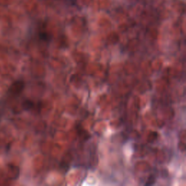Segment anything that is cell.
<instances>
[{"label":"cell","mask_w":186,"mask_h":186,"mask_svg":"<svg viewBox=\"0 0 186 186\" xmlns=\"http://www.w3.org/2000/svg\"><path fill=\"white\" fill-rule=\"evenodd\" d=\"M25 87L24 82L22 81H16L11 84V86L9 88L8 93L10 95L13 96H18L22 93Z\"/></svg>","instance_id":"6da1fadb"},{"label":"cell","mask_w":186,"mask_h":186,"mask_svg":"<svg viewBox=\"0 0 186 186\" xmlns=\"http://www.w3.org/2000/svg\"><path fill=\"white\" fill-rule=\"evenodd\" d=\"M34 106V103L32 102L31 100H25L24 103H23V108H24L25 110H30L33 108Z\"/></svg>","instance_id":"7a4b0ae2"},{"label":"cell","mask_w":186,"mask_h":186,"mask_svg":"<svg viewBox=\"0 0 186 186\" xmlns=\"http://www.w3.org/2000/svg\"><path fill=\"white\" fill-rule=\"evenodd\" d=\"M157 136H158V135H157L156 132H152V133H151V135H149L148 137V141L149 142L154 141L155 139H156Z\"/></svg>","instance_id":"3957f363"},{"label":"cell","mask_w":186,"mask_h":186,"mask_svg":"<svg viewBox=\"0 0 186 186\" xmlns=\"http://www.w3.org/2000/svg\"><path fill=\"white\" fill-rule=\"evenodd\" d=\"M148 180V181L150 182V183H148V184H147V185H152V184L155 182V179H154V177H153V176H151V177H149V179Z\"/></svg>","instance_id":"277c9868"}]
</instances>
